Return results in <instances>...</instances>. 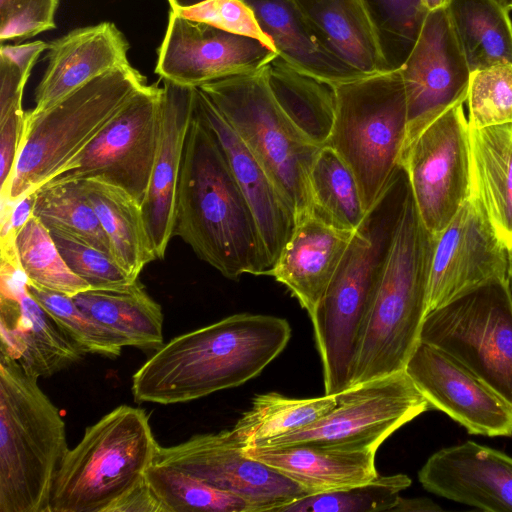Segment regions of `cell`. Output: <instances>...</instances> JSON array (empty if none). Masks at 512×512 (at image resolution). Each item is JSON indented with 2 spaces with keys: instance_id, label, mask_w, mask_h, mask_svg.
<instances>
[{
  "instance_id": "obj_48",
  "label": "cell",
  "mask_w": 512,
  "mask_h": 512,
  "mask_svg": "<svg viewBox=\"0 0 512 512\" xmlns=\"http://www.w3.org/2000/svg\"><path fill=\"white\" fill-rule=\"evenodd\" d=\"M205 0H168L170 8H188Z\"/></svg>"
},
{
  "instance_id": "obj_9",
  "label": "cell",
  "mask_w": 512,
  "mask_h": 512,
  "mask_svg": "<svg viewBox=\"0 0 512 512\" xmlns=\"http://www.w3.org/2000/svg\"><path fill=\"white\" fill-rule=\"evenodd\" d=\"M264 67L198 88L265 168L297 224L313 214L310 171L322 147L311 142L279 107Z\"/></svg>"
},
{
  "instance_id": "obj_20",
  "label": "cell",
  "mask_w": 512,
  "mask_h": 512,
  "mask_svg": "<svg viewBox=\"0 0 512 512\" xmlns=\"http://www.w3.org/2000/svg\"><path fill=\"white\" fill-rule=\"evenodd\" d=\"M163 83L158 150L148 190L141 205L157 259H163L173 237L178 183L188 129L194 114L195 88Z\"/></svg>"
},
{
  "instance_id": "obj_51",
  "label": "cell",
  "mask_w": 512,
  "mask_h": 512,
  "mask_svg": "<svg viewBox=\"0 0 512 512\" xmlns=\"http://www.w3.org/2000/svg\"><path fill=\"white\" fill-rule=\"evenodd\" d=\"M507 6L512 2V0H502Z\"/></svg>"
},
{
  "instance_id": "obj_25",
  "label": "cell",
  "mask_w": 512,
  "mask_h": 512,
  "mask_svg": "<svg viewBox=\"0 0 512 512\" xmlns=\"http://www.w3.org/2000/svg\"><path fill=\"white\" fill-rule=\"evenodd\" d=\"M245 452L297 482L308 495L367 483L378 476L375 450L293 444L250 447Z\"/></svg>"
},
{
  "instance_id": "obj_30",
  "label": "cell",
  "mask_w": 512,
  "mask_h": 512,
  "mask_svg": "<svg viewBox=\"0 0 512 512\" xmlns=\"http://www.w3.org/2000/svg\"><path fill=\"white\" fill-rule=\"evenodd\" d=\"M74 302L127 346L157 350L163 343V312L139 279L117 289H87Z\"/></svg>"
},
{
  "instance_id": "obj_11",
  "label": "cell",
  "mask_w": 512,
  "mask_h": 512,
  "mask_svg": "<svg viewBox=\"0 0 512 512\" xmlns=\"http://www.w3.org/2000/svg\"><path fill=\"white\" fill-rule=\"evenodd\" d=\"M336 405L313 423L254 447L311 444L375 450L430 405L405 370L335 394Z\"/></svg>"
},
{
  "instance_id": "obj_18",
  "label": "cell",
  "mask_w": 512,
  "mask_h": 512,
  "mask_svg": "<svg viewBox=\"0 0 512 512\" xmlns=\"http://www.w3.org/2000/svg\"><path fill=\"white\" fill-rule=\"evenodd\" d=\"M405 371L430 408L469 434L512 436V405L455 358L420 341Z\"/></svg>"
},
{
  "instance_id": "obj_10",
  "label": "cell",
  "mask_w": 512,
  "mask_h": 512,
  "mask_svg": "<svg viewBox=\"0 0 512 512\" xmlns=\"http://www.w3.org/2000/svg\"><path fill=\"white\" fill-rule=\"evenodd\" d=\"M420 341L455 358L512 405V298L507 280L488 281L428 312Z\"/></svg>"
},
{
  "instance_id": "obj_36",
  "label": "cell",
  "mask_w": 512,
  "mask_h": 512,
  "mask_svg": "<svg viewBox=\"0 0 512 512\" xmlns=\"http://www.w3.org/2000/svg\"><path fill=\"white\" fill-rule=\"evenodd\" d=\"M145 479L164 512H251L243 498L167 465L152 463Z\"/></svg>"
},
{
  "instance_id": "obj_33",
  "label": "cell",
  "mask_w": 512,
  "mask_h": 512,
  "mask_svg": "<svg viewBox=\"0 0 512 512\" xmlns=\"http://www.w3.org/2000/svg\"><path fill=\"white\" fill-rule=\"evenodd\" d=\"M335 405V395L290 398L276 392L259 394L231 431L244 448H250L313 423Z\"/></svg>"
},
{
  "instance_id": "obj_12",
  "label": "cell",
  "mask_w": 512,
  "mask_h": 512,
  "mask_svg": "<svg viewBox=\"0 0 512 512\" xmlns=\"http://www.w3.org/2000/svg\"><path fill=\"white\" fill-rule=\"evenodd\" d=\"M162 106L163 87L146 85L45 183L96 179L125 190L142 205L158 150Z\"/></svg>"
},
{
  "instance_id": "obj_8",
  "label": "cell",
  "mask_w": 512,
  "mask_h": 512,
  "mask_svg": "<svg viewBox=\"0 0 512 512\" xmlns=\"http://www.w3.org/2000/svg\"><path fill=\"white\" fill-rule=\"evenodd\" d=\"M335 86L336 115L326 145L353 173L368 211L401 166L408 129L404 82L398 69Z\"/></svg>"
},
{
  "instance_id": "obj_31",
  "label": "cell",
  "mask_w": 512,
  "mask_h": 512,
  "mask_svg": "<svg viewBox=\"0 0 512 512\" xmlns=\"http://www.w3.org/2000/svg\"><path fill=\"white\" fill-rule=\"evenodd\" d=\"M82 181L114 258L133 279H138L143 268L157 259L141 205L117 186L96 179Z\"/></svg>"
},
{
  "instance_id": "obj_40",
  "label": "cell",
  "mask_w": 512,
  "mask_h": 512,
  "mask_svg": "<svg viewBox=\"0 0 512 512\" xmlns=\"http://www.w3.org/2000/svg\"><path fill=\"white\" fill-rule=\"evenodd\" d=\"M30 294L84 353L118 357L125 341L84 312L72 297L28 284Z\"/></svg>"
},
{
  "instance_id": "obj_6",
  "label": "cell",
  "mask_w": 512,
  "mask_h": 512,
  "mask_svg": "<svg viewBox=\"0 0 512 512\" xmlns=\"http://www.w3.org/2000/svg\"><path fill=\"white\" fill-rule=\"evenodd\" d=\"M160 445L140 408L120 405L85 429L57 471L49 512H110L142 483Z\"/></svg>"
},
{
  "instance_id": "obj_13",
  "label": "cell",
  "mask_w": 512,
  "mask_h": 512,
  "mask_svg": "<svg viewBox=\"0 0 512 512\" xmlns=\"http://www.w3.org/2000/svg\"><path fill=\"white\" fill-rule=\"evenodd\" d=\"M463 104L451 106L409 140L401 159L421 221L435 236L470 197L469 125Z\"/></svg>"
},
{
  "instance_id": "obj_22",
  "label": "cell",
  "mask_w": 512,
  "mask_h": 512,
  "mask_svg": "<svg viewBox=\"0 0 512 512\" xmlns=\"http://www.w3.org/2000/svg\"><path fill=\"white\" fill-rule=\"evenodd\" d=\"M194 106L219 143L247 199L274 266L295 229L294 213L265 168L198 87L195 88Z\"/></svg>"
},
{
  "instance_id": "obj_16",
  "label": "cell",
  "mask_w": 512,
  "mask_h": 512,
  "mask_svg": "<svg viewBox=\"0 0 512 512\" xmlns=\"http://www.w3.org/2000/svg\"><path fill=\"white\" fill-rule=\"evenodd\" d=\"M407 101V140L467 99L471 71L445 7L429 11L399 68Z\"/></svg>"
},
{
  "instance_id": "obj_24",
  "label": "cell",
  "mask_w": 512,
  "mask_h": 512,
  "mask_svg": "<svg viewBox=\"0 0 512 512\" xmlns=\"http://www.w3.org/2000/svg\"><path fill=\"white\" fill-rule=\"evenodd\" d=\"M354 231L315 214L298 222L269 276L283 284L311 316L326 292Z\"/></svg>"
},
{
  "instance_id": "obj_14",
  "label": "cell",
  "mask_w": 512,
  "mask_h": 512,
  "mask_svg": "<svg viewBox=\"0 0 512 512\" xmlns=\"http://www.w3.org/2000/svg\"><path fill=\"white\" fill-rule=\"evenodd\" d=\"M154 462L243 498L251 512H275L308 495L297 482L247 455L231 429L197 434L174 446H160Z\"/></svg>"
},
{
  "instance_id": "obj_21",
  "label": "cell",
  "mask_w": 512,
  "mask_h": 512,
  "mask_svg": "<svg viewBox=\"0 0 512 512\" xmlns=\"http://www.w3.org/2000/svg\"><path fill=\"white\" fill-rule=\"evenodd\" d=\"M128 51L126 37L108 21L73 29L49 42L32 111L47 109L93 79L130 65Z\"/></svg>"
},
{
  "instance_id": "obj_5",
  "label": "cell",
  "mask_w": 512,
  "mask_h": 512,
  "mask_svg": "<svg viewBox=\"0 0 512 512\" xmlns=\"http://www.w3.org/2000/svg\"><path fill=\"white\" fill-rule=\"evenodd\" d=\"M436 236L408 197L372 308L352 386L405 370L420 342Z\"/></svg>"
},
{
  "instance_id": "obj_39",
  "label": "cell",
  "mask_w": 512,
  "mask_h": 512,
  "mask_svg": "<svg viewBox=\"0 0 512 512\" xmlns=\"http://www.w3.org/2000/svg\"><path fill=\"white\" fill-rule=\"evenodd\" d=\"M389 70H398L411 52L429 12L422 0H360Z\"/></svg>"
},
{
  "instance_id": "obj_35",
  "label": "cell",
  "mask_w": 512,
  "mask_h": 512,
  "mask_svg": "<svg viewBox=\"0 0 512 512\" xmlns=\"http://www.w3.org/2000/svg\"><path fill=\"white\" fill-rule=\"evenodd\" d=\"M33 215L48 230L66 231L113 256L108 237L82 180L45 183L40 186L36 190Z\"/></svg>"
},
{
  "instance_id": "obj_43",
  "label": "cell",
  "mask_w": 512,
  "mask_h": 512,
  "mask_svg": "<svg viewBox=\"0 0 512 512\" xmlns=\"http://www.w3.org/2000/svg\"><path fill=\"white\" fill-rule=\"evenodd\" d=\"M170 9L191 20L254 38L276 52L272 40L261 29L254 12L242 0H205L188 8Z\"/></svg>"
},
{
  "instance_id": "obj_7",
  "label": "cell",
  "mask_w": 512,
  "mask_h": 512,
  "mask_svg": "<svg viewBox=\"0 0 512 512\" xmlns=\"http://www.w3.org/2000/svg\"><path fill=\"white\" fill-rule=\"evenodd\" d=\"M147 79L131 65L103 74L39 112H25L12 182L6 198L36 191L77 155Z\"/></svg>"
},
{
  "instance_id": "obj_27",
  "label": "cell",
  "mask_w": 512,
  "mask_h": 512,
  "mask_svg": "<svg viewBox=\"0 0 512 512\" xmlns=\"http://www.w3.org/2000/svg\"><path fill=\"white\" fill-rule=\"evenodd\" d=\"M322 45L363 75L390 71L360 0H294Z\"/></svg>"
},
{
  "instance_id": "obj_50",
  "label": "cell",
  "mask_w": 512,
  "mask_h": 512,
  "mask_svg": "<svg viewBox=\"0 0 512 512\" xmlns=\"http://www.w3.org/2000/svg\"><path fill=\"white\" fill-rule=\"evenodd\" d=\"M509 252V267H508V275H507V284L509 288V292L512 298V249Z\"/></svg>"
},
{
  "instance_id": "obj_15",
  "label": "cell",
  "mask_w": 512,
  "mask_h": 512,
  "mask_svg": "<svg viewBox=\"0 0 512 512\" xmlns=\"http://www.w3.org/2000/svg\"><path fill=\"white\" fill-rule=\"evenodd\" d=\"M277 53L262 42L186 18L172 9L155 73L186 87L262 69Z\"/></svg>"
},
{
  "instance_id": "obj_41",
  "label": "cell",
  "mask_w": 512,
  "mask_h": 512,
  "mask_svg": "<svg viewBox=\"0 0 512 512\" xmlns=\"http://www.w3.org/2000/svg\"><path fill=\"white\" fill-rule=\"evenodd\" d=\"M469 128L512 122V64L500 63L471 72L468 95Z\"/></svg>"
},
{
  "instance_id": "obj_26",
  "label": "cell",
  "mask_w": 512,
  "mask_h": 512,
  "mask_svg": "<svg viewBox=\"0 0 512 512\" xmlns=\"http://www.w3.org/2000/svg\"><path fill=\"white\" fill-rule=\"evenodd\" d=\"M470 197L512 249V122L469 128Z\"/></svg>"
},
{
  "instance_id": "obj_47",
  "label": "cell",
  "mask_w": 512,
  "mask_h": 512,
  "mask_svg": "<svg viewBox=\"0 0 512 512\" xmlns=\"http://www.w3.org/2000/svg\"><path fill=\"white\" fill-rule=\"evenodd\" d=\"M441 510L442 508L429 498H403L400 496L391 512H435Z\"/></svg>"
},
{
  "instance_id": "obj_29",
  "label": "cell",
  "mask_w": 512,
  "mask_h": 512,
  "mask_svg": "<svg viewBox=\"0 0 512 512\" xmlns=\"http://www.w3.org/2000/svg\"><path fill=\"white\" fill-rule=\"evenodd\" d=\"M269 89L290 121L314 144H327L335 121L334 83L289 64L278 54L265 67Z\"/></svg>"
},
{
  "instance_id": "obj_45",
  "label": "cell",
  "mask_w": 512,
  "mask_h": 512,
  "mask_svg": "<svg viewBox=\"0 0 512 512\" xmlns=\"http://www.w3.org/2000/svg\"><path fill=\"white\" fill-rule=\"evenodd\" d=\"M23 107L0 117V196L7 197L12 182L25 121Z\"/></svg>"
},
{
  "instance_id": "obj_34",
  "label": "cell",
  "mask_w": 512,
  "mask_h": 512,
  "mask_svg": "<svg viewBox=\"0 0 512 512\" xmlns=\"http://www.w3.org/2000/svg\"><path fill=\"white\" fill-rule=\"evenodd\" d=\"M310 190L313 214L339 229L354 231L367 213L353 173L330 146L314 160Z\"/></svg>"
},
{
  "instance_id": "obj_37",
  "label": "cell",
  "mask_w": 512,
  "mask_h": 512,
  "mask_svg": "<svg viewBox=\"0 0 512 512\" xmlns=\"http://www.w3.org/2000/svg\"><path fill=\"white\" fill-rule=\"evenodd\" d=\"M16 248L29 285L69 297L90 289L71 271L50 231L33 214L17 234Z\"/></svg>"
},
{
  "instance_id": "obj_2",
  "label": "cell",
  "mask_w": 512,
  "mask_h": 512,
  "mask_svg": "<svg viewBox=\"0 0 512 512\" xmlns=\"http://www.w3.org/2000/svg\"><path fill=\"white\" fill-rule=\"evenodd\" d=\"M173 236L230 280L243 274L269 276L273 268L249 203L195 106L184 147Z\"/></svg>"
},
{
  "instance_id": "obj_52",
  "label": "cell",
  "mask_w": 512,
  "mask_h": 512,
  "mask_svg": "<svg viewBox=\"0 0 512 512\" xmlns=\"http://www.w3.org/2000/svg\"><path fill=\"white\" fill-rule=\"evenodd\" d=\"M510 11L512 10V2L508 5Z\"/></svg>"
},
{
  "instance_id": "obj_38",
  "label": "cell",
  "mask_w": 512,
  "mask_h": 512,
  "mask_svg": "<svg viewBox=\"0 0 512 512\" xmlns=\"http://www.w3.org/2000/svg\"><path fill=\"white\" fill-rule=\"evenodd\" d=\"M411 485L405 474L378 475L367 483L307 495L275 512H391L400 493Z\"/></svg>"
},
{
  "instance_id": "obj_4",
  "label": "cell",
  "mask_w": 512,
  "mask_h": 512,
  "mask_svg": "<svg viewBox=\"0 0 512 512\" xmlns=\"http://www.w3.org/2000/svg\"><path fill=\"white\" fill-rule=\"evenodd\" d=\"M68 450L65 421L38 378L0 354V512H49Z\"/></svg>"
},
{
  "instance_id": "obj_23",
  "label": "cell",
  "mask_w": 512,
  "mask_h": 512,
  "mask_svg": "<svg viewBox=\"0 0 512 512\" xmlns=\"http://www.w3.org/2000/svg\"><path fill=\"white\" fill-rule=\"evenodd\" d=\"M0 354L38 379L80 361L85 354L29 289L16 299L0 297Z\"/></svg>"
},
{
  "instance_id": "obj_42",
  "label": "cell",
  "mask_w": 512,
  "mask_h": 512,
  "mask_svg": "<svg viewBox=\"0 0 512 512\" xmlns=\"http://www.w3.org/2000/svg\"><path fill=\"white\" fill-rule=\"evenodd\" d=\"M49 231L68 267L91 289L123 288L137 280L112 255L82 238L59 229Z\"/></svg>"
},
{
  "instance_id": "obj_49",
  "label": "cell",
  "mask_w": 512,
  "mask_h": 512,
  "mask_svg": "<svg viewBox=\"0 0 512 512\" xmlns=\"http://www.w3.org/2000/svg\"><path fill=\"white\" fill-rule=\"evenodd\" d=\"M424 6L428 11L445 7L448 0H422Z\"/></svg>"
},
{
  "instance_id": "obj_1",
  "label": "cell",
  "mask_w": 512,
  "mask_h": 512,
  "mask_svg": "<svg viewBox=\"0 0 512 512\" xmlns=\"http://www.w3.org/2000/svg\"><path fill=\"white\" fill-rule=\"evenodd\" d=\"M289 322L239 313L163 344L133 374L138 403H186L240 386L258 376L286 348Z\"/></svg>"
},
{
  "instance_id": "obj_44",
  "label": "cell",
  "mask_w": 512,
  "mask_h": 512,
  "mask_svg": "<svg viewBox=\"0 0 512 512\" xmlns=\"http://www.w3.org/2000/svg\"><path fill=\"white\" fill-rule=\"evenodd\" d=\"M60 0H0V40L16 44L56 27Z\"/></svg>"
},
{
  "instance_id": "obj_3",
  "label": "cell",
  "mask_w": 512,
  "mask_h": 512,
  "mask_svg": "<svg viewBox=\"0 0 512 512\" xmlns=\"http://www.w3.org/2000/svg\"><path fill=\"white\" fill-rule=\"evenodd\" d=\"M411 189L401 165L354 230L337 270L310 316L325 395L351 387L376 295Z\"/></svg>"
},
{
  "instance_id": "obj_17",
  "label": "cell",
  "mask_w": 512,
  "mask_h": 512,
  "mask_svg": "<svg viewBox=\"0 0 512 512\" xmlns=\"http://www.w3.org/2000/svg\"><path fill=\"white\" fill-rule=\"evenodd\" d=\"M509 252L479 204L469 197L436 236L427 313L494 279L507 280Z\"/></svg>"
},
{
  "instance_id": "obj_28",
  "label": "cell",
  "mask_w": 512,
  "mask_h": 512,
  "mask_svg": "<svg viewBox=\"0 0 512 512\" xmlns=\"http://www.w3.org/2000/svg\"><path fill=\"white\" fill-rule=\"evenodd\" d=\"M254 12L277 54L289 64L334 84L363 76L320 42L294 0H242Z\"/></svg>"
},
{
  "instance_id": "obj_19",
  "label": "cell",
  "mask_w": 512,
  "mask_h": 512,
  "mask_svg": "<svg viewBox=\"0 0 512 512\" xmlns=\"http://www.w3.org/2000/svg\"><path fill=\"white\" fill-rule=\"evenodd\" d=\"M430 493L488 512H512V457L473 441L432 454L418 473Z\"/></svg>"
},
{
  "instance_id": "obj_32",
  "label": "cell",
  "mask_w": 512,
  "mask_h": 512,
  "mask_svg": "<svg viewBox=\"0 0 512 512\" xmlns=\"http://www.w3.org/2000/svg\"><path fill=\"white\" fill-rule=\"evenodd\" d=\"M445 8L471 72L512 64V21L502 0H448Z\"/></svg>"
},
{
  "instance_id": "obj_46",
  "label": "cell",
  "mask_w": 512,
  "mask_h": 512,
  "mask_svg": "<svg viewBox=\"0 0 512 512\" xmlns=\"http://www.w3.org/2000/svg\"><path fill=\"white\" fill-rule=\"evenodd\" d=\"M110 512H164V508L144 479L119 500Z\"/></svg>"
}]
</instances>
